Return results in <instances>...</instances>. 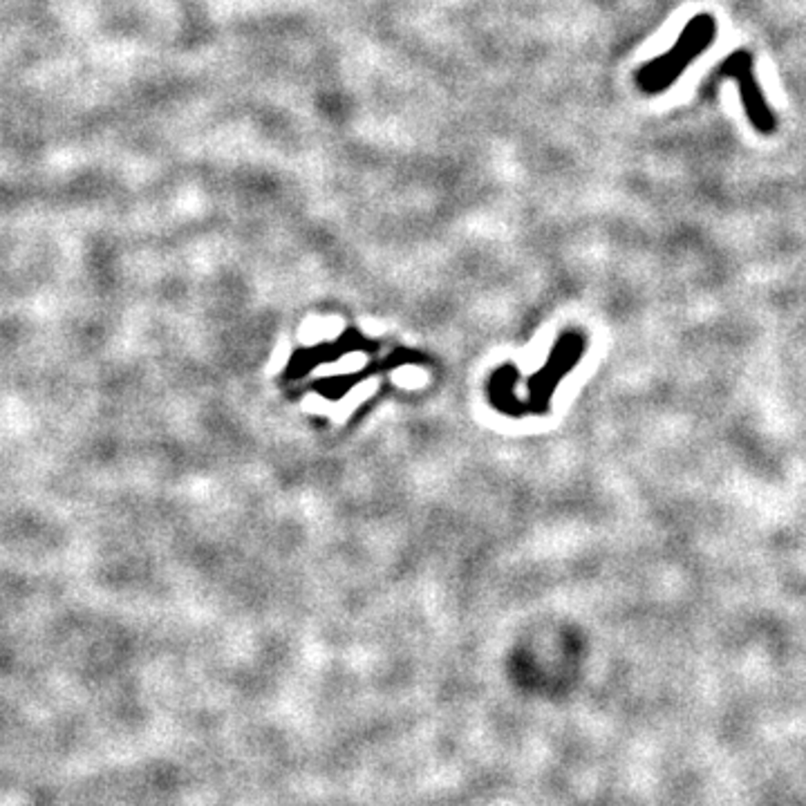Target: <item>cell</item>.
<instances>
[{
  "label": "cell",
  "instance_id": "obj_1",
  "mask_svg": "<svg viewBox=\"0 0 806 806\" xmlns=\"http://www.w3.org/2000/svg\"><path fill=\"white\" fill-rule=\"evenodd\" d=\"M717 38V21L712 14H696L681 29L675 46L661 57L652 58L636 72V86L645 95H664L670 90L681 74L690 68L692 61L701 57Z\"/></svg>",
  "mask_w": 806,
  "mask_h": 806
},
{
  "label": "cell",
  "instance_id": "obj_2",
  "mask_svg": "<svg viewBox=\"0 0 806 806\" xmlns=\"http://www.w3.org/2000/svg\"><path fill=\"white\" fill-rule=\"evenodd\" d=\"M719 77L733 79L739 86V97L748 121L753 123L759 135H773L778 131V119L770 106L766 103L758 77H755V61L746 49H737L719 68Z\"/></svg>",
  "mask_w": 806,
  "mask_h": 806
}]
</instances>
